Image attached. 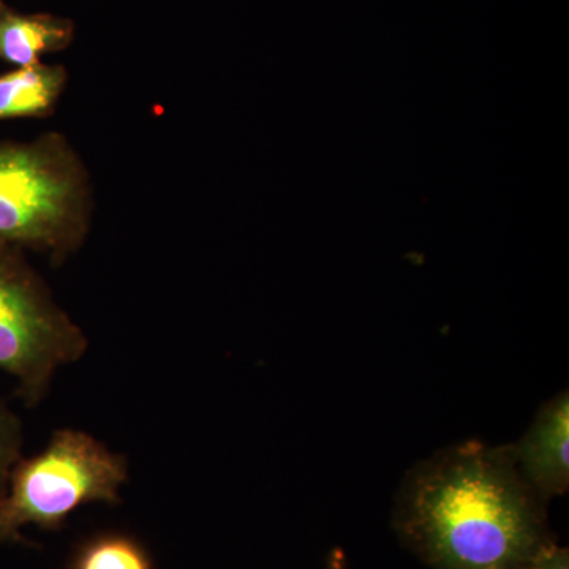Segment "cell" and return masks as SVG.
Returning a JSON list of instances; mask_svg holds the SVG:
<instances>
[{
  "label": "cell",
  "instance_id": "cell-1",
  "mask_svg": "<svg viewBox=\"0 0 569 569\" xmlns=\"http://www.w3.org/2000/svg\"><path fill=\"white\" fill-rule=\"evenodd\" d=\"M545 505L509 447L467 441L408 473L392 523L432 569H519L553 539Z\"/></svg>",
  "mask_w": 569,
  "mask_h": 569
},
{
  "label": "cell",
  "instance_id": "cell-2",
  "mask_svg": "<svg viewBox=\"0 0 569 569\" xmlns=\"http://www.w3.org/2000/svg\"><path fill=\"white\" fill-rule=\"evenodd\" d=\"M92 212L91 176L69 138L0 141V246L62 264L84 244Z\"/></svg>",
  "mask_w": 569,
  "mask_h": 569
},
{
  "label": "cell",
  "instance_id": "cell-3",
  "mask_svg": "<svg viewBox=\"0 0 569 569\" xmlns=\"http://www.w3.org/2000/svg\"><path fill=\"white\" fill-rule=\"evenodd\" d=\"M127 460L80 430L62 429L31 459H20L0 497V545L24 542L22 527L61 530L84 505H116Z\"/></svg>",
  "mask_w": 569,
  "mask_h": 569
},
{
  "label": "cell",
  "instance_id": "cell-4",
  "mask_svg": "<svg viewBox=\"0 0 569 569\" xmlns=\"http://www.w3.org/2000/svg\"><path fill=\"white\" fill-rule=\"evenodd\" d=\"M86 348L80 326L56 305L24 250L0 246V370L18 381L24 406H39L56 370Z\"/></svg>",
  "mask_w": 569,
  "mask_h": 569
},
{
  "label": "cell",
  "instance_id": "cell-5",
  "mask_svg": "<svg viewBox=\"0 0 569 569\" xmlns=\"http://www.w3.org/2000/svg\"><path fill=\"white\" fill-rule=\"evenodd\" d=\"M519 473L542 498L563 496L569 486V396L560 392L539 410L533 425L509 447Z\"/></svg>",
  "mask_w": 569,
  "mask_h": 569
},
{
  "label": "cell",
  "instance_id": "cell-6",
  "mask_svg": "<svg viewBox=\"0 0 569 569\" xmlns=\"http://www.w3.org/2000/svg\"><path fill=\"white\" fill-rule=\"evenodd\" d=\"M73 39V21L48 13H20L0 0V61L17 69L36 66L44 54L69 48Z\"/></svg>",
  "mask_w": 569,
  "mask_h": 569
},
{
  "label": "cell",
  "instance_id": "cell-7",
  "mask_svg": "<svg viewBox=\"0 0 569 569\" xmlns=\"http://www.w3.org/2000/svg\"><path fill=\"white\" fill-rule=\"evenodd\" d=\"M67 82L66 67L41 62L0 74V121L50 118Z\"/></svg>",
  "mask_w": 569,
  "mask_h": 569
},
{
  "label": "cell",
  "instance_id": "cell-8",
  "mask_svg": "<svg viewBox=\"0 0 569 569\" xmlns=\"http://www.w3.org/2000/svg\"><path fill=\"white\" fill-rule=\"evenodd\" d=\"M70 569H153L141 542L122 533L97 535L74 553Z\"/></svg>",
  "mask_w": 569,
  "mask_h": 569
},
{
  "label": "cell",
  "instance_id": "cell-9",
  "mask_svg": "<svg viewBox=\"0 0 569 569\" xmlns=\"http://www.w3.org/2000/svg\"><path fill=\"white\" fill-rule=\"evenodd\" d=\"M22 427L17 415L0 399V497L6 493L11 470L21 459Z\"/></svg>",
  "mask_w": 569,
  "mask_h": 569
},
{
  "label": "cell",
  "instance_id": "cell-10",
  "mask_svg": "<svg viewBox=\"0 0 569 569\" xmlns=\"http://www.w3.org/2000/svg\"><path fill=\"white\" fill-rule=\"evenodd\" d=\"M519 569H569V550L550 539Z\"/></svg>",
  "mask_w": 569,
  "mask_h": 569
},
{
  "label": "cell",
  "instance_id": "cell-11",
  "mask_svg": "<svg viewBox=\"0 0 569 569\" xmlns=\"http://www.w3.org/2000/svg\"><path fill=\"white\" fill-rule=\"evenodd\" d=\"M325 569H347L346 553L342 549L336 548L329 553Z\"/></svg>",
  "mask_w": 569,
  "mask_h": 569
}]
</instances>
